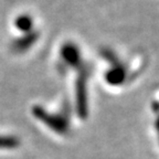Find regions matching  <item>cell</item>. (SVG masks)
Returning <instances> with one entry per match:
<instances>
[{
    "label": "cell",
    "mask_w": 159,
    "mask_h": 159,
    "mask_svg": "<svg viewBox=\"0 0 159 159\" xmlns=\"http://www.w3.org/2000/svg\"><path fill=\"white\" fill-rule=\"evenodd\" d=\"M38 38H39V33L34 32V31H30L22 38L16 40L12 43V49L16 52H25L37 42Z\"/></svg>",
    "instance_id": "6da1fadb"
},
{
    "label": "cell",
    "mask_w": 159,
    "mask_h": 159,
    "mask_svg": "<svg viewBox=\"0 0 159 159\" xmlns=\"http://www.w3.org/2000/svg\"><path fill=\"white\" fill-rule=\"evenodd\" d=\"M61 57L63 59L64 63L72 66L79 64V61L81 60L79 50L73 43H66L65 45H63V48L61 49Z\"/></svg>",
    "instance_id": "7a4b0ae2"
},
{
    "label": "cell",
    "mask_w": 159,
    "mask_h": 159,
    "mask_svg": "<svg viewBox=\"0 0 159 159\" xmlns=\"http://www.w3.org/2000/svg\"><path fill=\"white\" fill-rule=\"evenodd\" d=\"M15 27L17 28L19 31L23 33H28L32 30L33 27V20L29 15H21L17 17L15 21Z\"/></svg>",
    "instance_id": "3957f363"
}]
</instances>
